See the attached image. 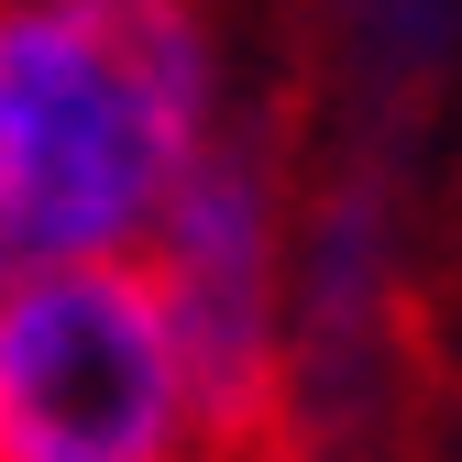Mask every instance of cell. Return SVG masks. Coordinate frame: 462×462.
<instances>
[{"label":"cell","mask_w":462,"mask_h":462,"mask_svg":"<svg viewBox=\"0 0 462 462\" xmlns=\"http://www.w3.org/2000/svg\"><path fill=\"white\" fill-rule=\"evenodd\" d=\"M220 133L199 0H0V286L143 264Z\"/></svg>","instance_id":"6da1fadb"},{"label":"cell","mask_w":462,"mask_h":462,"mask_svg":"<svg viewBox=\"0 0 462 462\" xmlns=\"http://www.w3.org/2000/svg\"><path fill=\"white\" fill-rule=\"evenodd\" d=\"M0 462H209L177 319L143 264L0 286Z\"/></svg>","instance_id":"7a4b0ae2"},{"label":"cell","mask_w":462,"mask_h":462,"mask_svg":"<svg viewBox=\"0 0 462 462\" xmlns=\"http://www.w3.org/2000/svg\"><path fill=\"white\" fill-rule=\"evenodd\" d=\"M286 254L298 243H286L275 154L254 133H220L143 243V275L177 319L209 451H254L286 408V374H298L286 364Z\"/></svg>","instance_id":"3957f363"}]
</instances>
